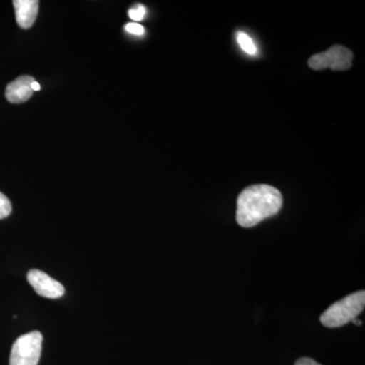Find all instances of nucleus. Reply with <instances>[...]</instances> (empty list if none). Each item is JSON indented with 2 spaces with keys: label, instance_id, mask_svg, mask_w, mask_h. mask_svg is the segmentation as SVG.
Here are the masks:
<instances>
[{
  "label": "nucleus",
  "instance_id": "7ed1b4c3",
  "mask_svg": "<svg viewBox=\"0 0 365 365\" xmlns=\"http://www.w3.org/2000/svg\"><path fill=\"white\" fill-rule=\"evenodd\" d=\"M42 344L43 335L39 331L21 336L11 348L9 365H38Z\"/></svg>",
  "mask_w": 365,
  "mask_h": 365
},
{
  "label": "nucleus",
  "instance_id": "f03ea898",
  "mask_svg": "<svg viewBox=\"0 0 365 365\" xmlns=\"http://www.w3.org/2000/svg\"><path fill=\"white\" fill-rule=\"evenodd\" d=\"M364 306L365 292L361 290L335 302L322 314L319 321L327 328H339L356 319L364 311Z\"/></svg>",
  "mask_w": 365,
  "mask_h": 365
},
{
  "label": "nucleus",
  "instance_id": "20e7f679",
  "mask_svg": "<svg viewBox=\"0 0 365 365\" xmlns=\"http://www.w3.org/2000/svg\"><path fill=\"white\" fill-rule=\"evenodd\" d=\"M353 54L347 48L334 45L325 52L314 55L309 60V66L314 71L331 68L332 71H346L352 66Z\"/></svg>",
  "mask_w": 365,
  "mask_h": 365
},
{
  "label": "nucleus",
  "instance_id": "9d476101",
  "mask_svg": "<svg viewBox=\"0 0 365 365\" xmlns=\"http://www.w3.org/2000/svg\"><path fill=\"white\" fill-rule=\"evenodd\" d=\"M146 14V9L143 4H136L129 11V16L131 20L139 21H143Z\"/></svg>",
  "mask_w": 365,
  "mask_h": 365
},
{
  "label": "nucleus",
  "instance_id": "f8f14e48",
  "mask_svg": "<svg viewBox=\"0 0 365 365\" xmlns=\"http://www.w3.org/2000/svg\"><path fill=\"white\" fill-rule=\"evenodd\" d=\"M295 365H321L318 364V362L314 361V360L311 359H307V357H304V359H300L295 362Z\"/></svg>",
  "mask_w": 365,
  "mask_h": 365
},
{
  "label": "nucleus",
  "instance_id": "423d86ee",
  "mask_svg": "<svg viewBox=\"0 0 365 365\" xmlns=\"http://www.w3.org/2000/svg\"><path fill=\"white\" fill-rule=\"evenodd\" d=\"M35 79L32 76H20L6 86V97L9 102L13 104H21L26 102L33 96V90L31 88Z\"/></svg>",
  "mask_w": 365,
  "mask_h": 365
},
{
  "label": "nucleus",
  "instance_id": "9b49d317",
  "mask_svg": "<svg viewBox=\"0 0 365 365\" xmlns=\"http://www.w3.org/2000/svg\"><path fill=\"white\" fill-rule=\"evenodd\" d=\"M125 30H126L127 32L132 34V35L136 36H143L144 35V32H145L143 26L137 23L127 24V25L125 26Z\"/></svg>",
  "mask_w": 365,
  "mask_h": 365
},
{
  "label": "nucleus",
  "instance_id": "6e6552de",
  "mask_svg": "<svg viewBox=\"0 0 365 365\" xmlns=\"http://www.w3.org/2000/svg\"><path fill=\"white\" fill-rule=\"evenodd\" d=\"M237 39L245 52L248 53L250 55L256 54V45H255L254 41L252 40L247 34L242 32L237 33Z\"/></svg>",
  "mask_w": 365,
  "mask_h": 365
},
{
  "label": "nucleus",
  "instance_id": "4468645a",
  "mask_svg": "<svg viewBox=\"0 0 365 365\" xmlns=\"http://www.w3.org/2000/svg\"><path fill=\"white\" fill-rule=\"evenodd\" d=\"M352 322H353V324H354V325H356V326L362 325V322L359 321V319H352Z\"/></svg>",
  "mask_w": 365,
  "mask_h": 365
},
{
  "label": "nucleus",
  "instance_id": "0eeeda50",
  "mask_svg": "<svg viewBox=\"0 0 365 365\" xmlns=\"http://www.w3.org/2000/svg\"><path fill=\"white\" fill-rule=\"evenodd\" d=\"M16 23L21 29H30L37 19L39 11L38 0H14Z\"/></svg>",
  "mask_w": 365,
  "mask_h": 365
},
{
  "label": "nucleus",
  "instance_id": "ddd939ff",
  "mask_svg": "<svg viewBox=\"0 0 365 365\" xmlns=\"http://www.w3.org/2000/svg\"><path fill=\"white\" fill-rule=\"evenodd\" d=\"M31 88H32L33 91H40L41 86L39 85V83H37V81H34L32 83V86H31Z\"/></svg>",
  "mask_w": 365,
  "mask_h": 365
},
{
  "label": "nucleus",
  "instance_id": "39448f33",
  "mask_svg": "<svg viewBox=\"0 0 365 365\" xmlns=\"http://www.w3.org/2000/svg\"><path fill=\"white\" fill-rule=\"evenodd\" d=\"M26 277L34 290L46 299H59L66 292L63 285L59 281L53 279L43 271L33 269L29 271Z\"/></svg>",
  "mask_w": 365,
  "mask_h": 365
},
{
  "label": "nucleus",
  "instance_id": "1a4fd4ad",
  "mask_svg": "<svg viewBox=\"0 0 365 365\" xmlns=\"http://www.w3.org/2000/svg\"><path fill=\"white\" fill-rule=\"evenodd\" d=\"M11 213V203L4 194L0 192V220L7 217Z\"/></svg>",
  "mask_w": 365,
  "mask_h": 365
},
{
  "label": "nucleus",
  "instance_id": "f257e3e1",
  "mask_svg": "<svg viewBox=\"0 0 365 365\" xmlns=\"http://www.w3.org/2000/svg\"><path fill=\"white\" fill-rule=\"evenodd\" d=\"M282 202L279 190L272 186L260 184L248 187L237 198V222L242 227H253L277 215Z\"/></svg>",
  "mask_w": 365,
  "mask_h": 365
}]
</instances>
